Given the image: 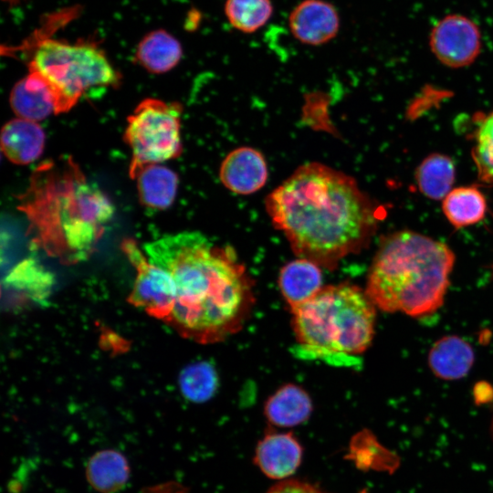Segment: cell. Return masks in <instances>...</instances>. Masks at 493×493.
Returning a JSON list of instances; mask_svg holds the SVG:
<instances>
[{"label": "cell", "mask_w": 493, "mask_h": 493, "mask_svg": "<svg viewBox=\"0 0 493 493\" xmlns=\"http://www.w3.org/2000/svg\"><path fill=\"white\" fill-rule=\"evenodd\" d=\"M442 210L454 227L469 226L485 217L487 200L476 186L456 187L442 200Z\"/></svg>", "instance_id": "44dd1931"}, {"label": "cell", "mask_w": 493, "mask_h": 493, "mask_svg": "<svg viewBox=\"0 0 493 493\" xmlns=\"http://www.w3.org/2000/svg\"><path fill=\"white\" fill-rule=\"evenodd\" d=\"M122 248L136 269L129 302L167 323L174 305V287L171 275L145 257L133 240L126 239Z\"/></svg>", "instance_id": "ba28073f"}, {"label": "cell", "mask_w": 493, "mask_h": 493, "mask_svg": "<svg viewBox=\"0 0 493 493\" xmlns=\"http://www.w3.org/2000/svg\"><path fill=\"white\" fill-rule=\"evenodd\" d=\"M45 140V132L37 121L21 118L6 122L1 131L3 153L18 165L29 164L40 157Z\"/></svg>", "instance_id": "5bb4252c"}, {"label": "cell", "mask_w": 493, "mask_h": 493, "mask_svg": "<svg viewBox=\"0 0 493 493\" xmlns=\"http://www.w3.org/2000/svg\"><path fill=\"white\" fill-rule=\"evenodd\" d=\"M288 26L299 42L320 46L339 33L341 19L338 9L326 0H302L289 13Z\"/></svg>", "instance_id": "30bf717a"}, {"label": "cell", "mask_w": 493, "mask_h": 493, "mask_svg": "<svg viewBox=\"0 0 493 493\" xmlns=\"http://www.w3.org/2000/svg\"><path fill=\"white\" fill-rule=\"evenodd\" d=\"M183 57L179 40L164 29L146 34L135 50V59L147 71L165 73L175 68Z\"/></svg>", "instance_id": "ac0fdd59"}, {"label": "cell", "mask_w": 493, "mask_h": 493, "mask_svg": "<svg viewBox=\"0 0 493 493\" xmlns=\"http://www.w3.org/2000/svg\"><path fill=\"white\" fill-rule=\"evenodd\" d=\"M19 209L35 229L37 242L65 263L86 259L114 214L110 199L69 157L37 168Z\"/></svg>", "instance_id": "3957f363"}, {"label": "cell", "mask_w": 493, "mask_h": 493, "mask_svg": "<svg viewBox=\"0 0 493 493\" xmlns=\"http://www.w3.org/2000/svg\"><path fill=\"white\" fill-rule=\"evenodd\" d=\"M475 362L472 346L456 335L445 336L436 341L428 354V364L437 377L458 380L465 377Z\"/></svg>", "instance_id": "9a60e30c"}, {"label": "cell", "mask_w": 493, "mask_h": 493, "mask_svg": "<svg viewBox=\"0 0 493 493\" xmlns=\"http://www.w3.org/2000/svg\"><path fill=\"white\" fill-rule=\"evenodd\" d=\"M7 1H16V0H7Z\"/></svg>", "instance_id": "83f0119b"}, {"label": "cell", "mask_w": 493, "mask_h": 493, "mask_svg": "<svg viewBox=\"0 0 493 493\" xmlns=\"http://www.w3.org/2000/svg\"><path fill=\"white\" fill-rule=\"evenodd\" d=\"M29 69L40 74L49 86L56 114L68 111L82 96L116 87L121 79L103 50L86 41L42 39L34 49Z\"/></svg>", "instance_id": "8992f818"}, {"label": "cell", "mask_w": 493, "mask_h": 493, "mask_svg": "<svg viewBox=\"0 0 493 493\" xmlns=\"http://www.w3.org/2000/svg\"><path fill=\"white\" fill-rule=\"evenodd\" d=\"M87 475L89 483L97 490L112 493L127 482L129 467L122 455L114 450H104L90 458Z\"/></svg>", "instance_id": "603a6c76"}, {"label": "cell", "mask_w": 493, "mask_h": 493, "mask_svg": "<svg viewBox=\"0 0 493 493\" xmlns=\"http://www.w3.org/2000/svg\"><path fill=\"white\" fill-rule=\"evenodd\" d=\"M266 493H327L308 482L287 479L276 484Z\"/></svg>", "instance_id": "4316f807"}, {"label": "cell", "mask_w": 493, "mask_h": 493, "mask_svg": "<svg viewBox=\"0 0 493 493\" xmlns=\"http://www.w3.org/2000/svg\"><path fill=\"white\" fill-rule=\"evenodd\" d=\"M291 312L296 341L312 358L356 356L372 341L376 307L365 290L355 285L322 287Z\"/></svg>", "instance_id": "5b68a950"}, {"label": "cell", "mask_w": 493, "mask_h": 493, "mask_svg": "<svg viewBox=\"0 0 493 493\" xmlns=\"http://www.w3.org/2000/svg\"><path fill=\"white\" fill-rule=\"evenodd\" d=\"M254 459L267 477L283 479L299 467L302 447L291 433L269 432L258 442Z\"/></svg>", "instance_id": "7c38bea8"}, {"label": "cell", "mask_w": 493, "mask_h": 493, "mask_svg": "<svg viewBox=\"0 0 493 493\" xmlns=\"http://www.w3.org/2000/svg\"><path fill=\"white\" fill-rule=\"evenodd\" d=\"M179 385L186 399L194 403H203L209 400L216 392L218 376L211 363L199 362L185 367L181 372Z\"/></svg>", "instance_id": "484cf974"}, {"label": "cell", "mask_w": 493, "mask_h": 493, "mask_svg": "<svg viewBox=\"0 0 493 493\" xmlns=\"http://www.w3.org/2000/svg\"><path fill=\"white\" fill-rule=\"evenodd\" d=\"M278 287L290 309L314 296L322 288V272L316 263L299 257L279 272Z\"/></svg>", "instance_id": "e0dca14e"}, {"label": "cell", "mask_w": 493, "mask_h": 493, "mask_svg": "<svg viewBox=\"0 0 493 493\" xmlns=\"http://www.w3.org/2000/svg\"><path fill=\"white\" fill-rule=\"evenodd\" d=\"M265 206L295 255L327 269L365 248L380 220L379 206L353 177L316 162L298 167Z\"/></svg>", "instance_id": "6da1fadb"}, {"label": "cell", "mask_w": 493, "mask_h": 493, "mask_svg": "<svg viewBox=\"0 0 493 493\" xmlns=\"http://www.w3.org/2000/svg\"><path fill=\"white\" fill-rule=\"evenodd\" d=\"M13 289L36 302H44L51 293L54 278L37 260L26 258L17 264L4 279Z\"/></svg>", "instance_id": "7402d4cb"}, {"label": "cell", "mask_w": 493, "mask_h": 493, "mask_svg": "<svg viewBox=\"0 0 493 493\" xmlns=\"http://www.w3.org/2000/svg\"><path fill=\"white\" fill-rule=\"evenodd\" d=\"M183 106L148 98L127 118L124 141L131 151L129 174L134 179L144 166L175 159L183 152L181 116Z\"/></svg>", "instance_id": "52a82bcc"}, {"label": "cell", "mask_w": 493, "mask_h": 493, "mask_svg": "<svg viewBox=\"0 0 493 493\" xmlns=\"http://www.w3.org/2000/svg\"><path fill=\"white\" fill-rule=\"evenodd\" d=\"M430 47L444 65L450 68L466 67L473 63L480 53V31L466 16H447L432 29Z\"/></svg>", "instance_id": "9c48e42d"}, {"label": "cell", "mask_w": 493, "mask_h": 493, "mask_svg": "<svg viewBox=\"0 0 493 493\" xmlns=\"http://www.w3.org/2000/svg\"><path fill=\"white\" fill-rule=\"evenodd\" d=\"M474 146L471 156L478 180L493 185V110L488 114L475 116Z\"/></svg>", "instance_id": "d4e9b609"}, {"label": "cell", "mask_w": 493, "mask_h": 493, "mask_svg": "<svg viewBox=\"0 0 493 493\" xmlns=\"http://www.w3.org/2000/svg\"><path fill=\"white\" fill-rule=\"evenodd\" d=\"M456 167L451 157L442 153L426 156L415 170L418 190L425 197L443 200L453 189Z\"/></svg>", "instance_id": "ffe728a7"}, {"label": "cell", "mask_w": 493, "mask_h": 493, "mask_svg": "<svg viewBox=\"0 0 493 493\" xmlns=\"http://www.w3.org/2000/svg\"><path fill=\"white\" fill-rule=\"evenodd\" d=\"M9 102L17 118L39 121L56 113L53 93L44 78L29 69L11 90Z\"/></svg>", "instance_id": "4fadbf2b"}, {"label": "cell", "mask_w": 493, "mask_h": 493, "mask_svg": "<svg viewBox=\"0 0 493 493\" xmlns=\"http://www.w3.org/2000/svg\"><path fill=\"white\" fill-rule=\"evenodd\" d=\"M454 264L445 243L411 230L393 232L381 239L365 292L384 312L430 315L444 303Z\"/></svg>", "instance_id": "277c9868"}, {"label": "cell", "mask_w": 493, "mask_h": 493, "mask_svg": "<svg viewBox=\"0 0 493 493\" xmlns=\"http://www.w3.org/2000/svg\"><path fill=\"white\" fill-rule=\"evenodd\" d=\"M224 13L233 28L252 34L269 21L274 6L271 0H226Z\"/></svg>", "instance_id": "cb8c5ba5"}, {"label": "cell", "mask_w": 493, "mask_h": 493, "mask_svg": "<svg viewBox=\"0 0 493 493\" xmlns=\"http://www.w3.org/2000/svg\"><path fill=\"white\" fill-rule=\"evenodd\" d=\"M268 171L264 155L251 147L231 151L219 168L224 186L237 194H250L261 189L267 180Z\"/></svg>", "instance_id": "8fae6325"}, {"label": "cell", "mask_w": 493, "mask_h": 493, "mask_svg": "<svg viewBox=\"0 0 493 493\" xmlns=\"http://www.w3.org/2000/svg\"><path fill=\"white\" fill-rule=\"evenodd\" d=\"M134 180L139 200L144 206L163 210L173 205L178 188V176L173 170L160 164L147 165Z\"/></svg>", "instance_id": "d6986e66"}, {"label": "cell", "mask_w": 493, "mask_h": 493, "mask_svg": "<svg viewBox=\"0 0 493 493\" xmlns=\"http://www.w3.org/2000/svg\"><path fill=\"white\" fill-rule=\"evenodd\" d=\"M143 248L148 259L172 277L174 305L167 323L183 337L207 344L241 330L255 303L254 282L230 246L185 231Z\"/></svg>", "instance_id": "7a4b0ae2"}, {"label": "cell", "mask_w": 493, "mask_h": 493, "mask_svg": "<svg viewBox=\"0 0 493 493\" xmlns=\"http://www.w3.org/2000/svg\"><path fill=\"white\" fill-rule=\"evenodd\" d=\"M312 412L309 393L295 383L278 388L265 403L264 414L268 422L279 427H293L307 421Z\"/></svg>", "instance_id": "2e32d148"}]
</instances>
